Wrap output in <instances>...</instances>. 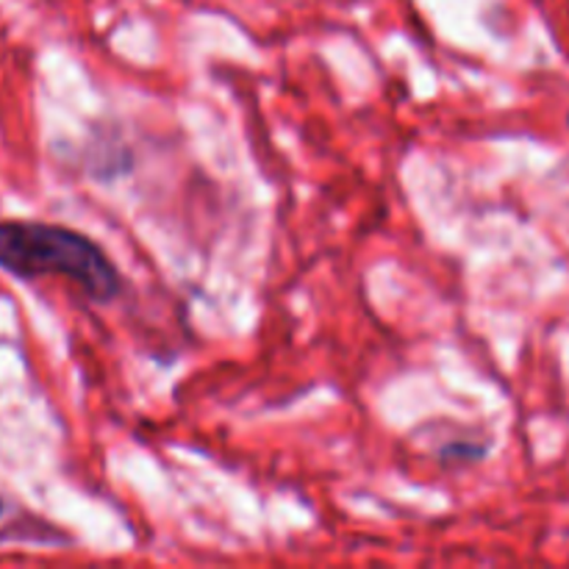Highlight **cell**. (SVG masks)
I'll return each mask as SVG.
<instances>
[{
  "label": "cell",
  "instance_id": "cell-2",
  "mask_svg": "<svg viewBox=\"0 0 569 569\" xmlns=\"http://www.w3.org/2000/svg\"><path fill=\"white\" fill-rule=\"evenodd\" d=\"M0 517H3V500H0Z\"/></svg>",
  "mask_w": 569,
  "mask_h": 569
},
{
  "label": "cell",
  "instance_id": "cell-1",
  "mask_svg": "<svg viewBox=\"0 0 569 569\" xmlns=\"http://www.w3.org/2000/svg\"><path fill=\"white\" fill-rule=\"evenodd\" d=\"M0 270L17 278L61 276L94 303L122 295V276L94 239L50 222H0Z\"/></svg>",
  "mask_w": 569,
  "mask_h": 569
},
{
  "label": "cell",
  "instance_id": "cell-3",
  "mask_svg": "<svg viewBox=\"0 0 569 569\" xmlns=\"http://www.w3.org/2000/svg\"><path fill=\"white\" fill-rule=\"evenodd\" d=\"M567 122H569V114H567Z\"/></svg>",
  "mask_w": 569,
  "mask_h": 569
}]
</instances>
